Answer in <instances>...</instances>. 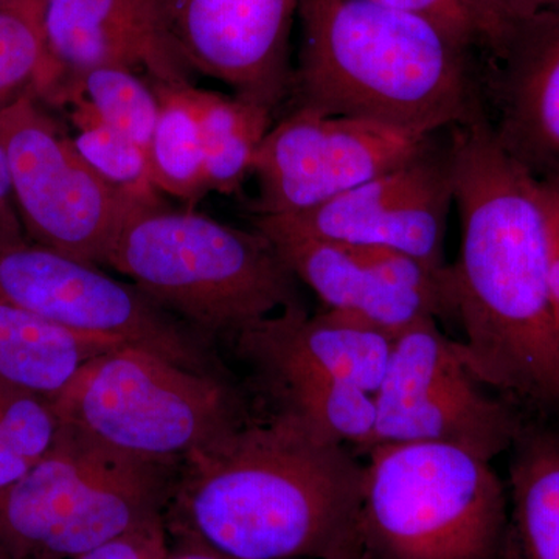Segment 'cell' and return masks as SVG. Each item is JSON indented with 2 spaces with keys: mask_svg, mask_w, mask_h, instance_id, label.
<instances>
[{
  "mask_svg": "<svg viewBox=\"0 0 559 559\" xmlns=\"http://www.w3.org/2000/svg\"><path fill=\"white\" fill-rule=\"evenodd\" d=\"M462 249L454 274L471 371L525 415L559 418V329L549 219L538 180L511 159L481 109L450 130Z\"/></svg>",
  "mask_w": 559,
  "mask_h": 559,
  "instance_id": "obj_1",
  "label": "cell"
},
{
  "mask_svg": "<svg viewBox=\"0 0 559 559\" xmlns=\"http://www.w3.org/2000/svg\"><path fill=\"white\" fill-rule=\"evenodd\" d=\"M364 463L289 414L182 459L165 527L240 559L329 558L359 530Z\"/></svg>",
  "mask_w": 559,
  "mask_h": 559,
  "instance_id": "obj_2",
  "label": "cell"
},
{
  "mask_svg": "<svg viewBox=\"0 0 559 559\" xmlns=\"http://www.w3.org/2000/svg\"><path fill=\"white\" fill-rule=\"evenodd\" d=\"M294 108L439 134L485 108L476 51L377 0H300Z\"/></svg>",
  "mask_w": 559,
  "mask_h": 559,
  "instance_id": "obj_3",
  "label": "cell"
},
{
  "mask_svg": "<svg viewBox=\"0 0 559 559\" xmlns=\"http://www.w3.org/2000/svg\"><path fill=\"white\" fill-rule=\"evenodd\" d=\"M106 266L207 340H235L261 320L304 307L297 278L266 235L190 209L134 210Z\"/></svg>",
  "mask_w": 559,
  "mask_h": 559,
  "instance_id": "obj_4",
  "label": "cell"
},
{
  "mask_svg": "<svg viewBox=\"0 0 559 559\" xmlns=\"http://www.w3.org/2000/svg\"><path fill=\"white\" fill-rule=\"evenodd\" d=\"M179 466L60 423L50 450L0 489V549L11 559L80 557L164 516Z\"/></svg>",
  "mask_w": 559,
  "mask_h": 559,
  "instance_id": "obj_5",
  "label": "cell"
},
{
  "mask_svg": "<svg viewBox=\"0 0 559 559\" xmlns=\"http://www.w3.org/2000/svg\"><path fill=\"white\" fill-rule=\"evenodd\" d=\"M358 525L369 559H495L509 525L506 488L489 460L454 444H377Z\"/></svg>",
  "mask_w": 559,
  "mask_h": 559,
  "instance_id": "obj_6",
  "label": "cell"
},
{
  "mask_svg": "<svg viewBox=\"0 0 559 559\" xmlns=\"http://www.w3.org/2000/svg\"><path fill=\"white\" fill-rule=\"evenodd\" d=\"M46 399L58 421L160 462H182L249 421L226 377L187 370L128 345L90 360Z\"/></svg>",
  "mask_w": 559,
  "mask_h": 559,
  "instance_id": "obj_7",
  "label": "cell"
},
{
  "mask_svg": "<svg viewBox=\"0 0 559 559\" xmlns=\"http://www.w3.org/2000/svg\"><path fill=\"white\" fill-rule=\"evenodd\" d=\"M14 204L35 245L86 263H108L124 223L143 207L102 179L25 92L0 109Z\"/></svg>",
  "mask_w": 559,
  "mask_h": 559,
  "instance_id": "obj_8",
  "label": "cell"
},
{
  "mask_svg": "<svg viewBox=\"0 0 559 559\" xmlns=\"http://www.w3.org/2000/svg\"><path fill=\"white\" fill-rule=\"evenodd\" d=\"M0 299L64 329L145 349L198 373L226 377L209 340L135 285L38 245L0 249Z\"/></svg>",
  "mask_w": 559,
  "mask_h": 559,
  "instance_id": "obj_9",
  "label": "cell"
},
{
  "mask_svg": "<svg viewBox=\"0 0 559 559\" xmlns=\"http://www.w3.org/2000/svg\"><path fill=\"white\" fill-rule=\"evenodd\" d=\"M374 411L369 450L430 441L454 444L489 462L510 451L524 418L510 401L484 392L460 342L444 336L433 318L393 337Z\"/></svg>",
  "mask_w": 559,
  "mask_h": 559,
  "instance_id": "obj_10",
  "label": "cell"
},
{
  "mask_svg": "<svg viewBox=\"0 0 559 559\" xmlns=\"http://www.w3.org/2000/svg\"><path fill=\"white\" fill-rule=\"evenodd\" d=\"M437 134L294 108L261 143L252 175L255 216L305 212L417 156Z\"/></svg>",
  "mask_w": 559,
  "mask_h": 559,
  "instance_id": "obj_11",
  "label": "cell"
},
{
  "mask_svg": "<svg viewBox=\"0 0 559 559\" xmlns=\"http://www.w3.org/2000/svg\"><path fill=\"white\" fill-rule=\"evenodd\" d=\"M452 204L450 139L441 145L436 135L417 156L358 189L305 212L255 216L253 227L392 249L444 271L451 266L444 260V237Z\"/></svg>",
  "mask_w": 559,
  "mask_h": 559,
  "instance_id": "obj_12",
  "label": "cell"
},
{
  "mask_svg": "<svg viewBox=\"0 0 559 559\" xmlns=\"http://www.w3.org/2000/svg\"><path fill=\"white\" fill-rule=\"evenodd\" d=\"M255 229L270 238L294 277L310 286L326 310L392 337L419 320L457 316L452 266L433 271L392 249Z\"/></svg>",
  "mask_w": 559,
  "mask_h": 559,
  "instance_id": "obj_13",
  "label": "cell"
},
{
  "mask_svg": "<svg viewBox=\"0 0 559 559\" xmlns=\"http://www.w3.org/2000/svg\"><path fill=\"white\" fill-rule=\"evenodd\" d=\"M300 0H154L180 64L275 110L293 92L289 40Z\"/></svg>",
  "mask_w": 559,
  "mask_h": 559,
  "instance_id": "obj_14",
  "label": "cell"
},
{
  "mask_svg": "<svg viewBox=\"0 0 559 559\" xmlns=\"http://www.w3.org/2000/svg\"><path fill=\"white\" fill-rule=\"evenodd\" d=\"M237 355L282 411L311 393L348 384L374 393L388 370L393 337L334 311L289 308L242 331Z\"/></svg>",
  "mask_w": 559,
  "mask_h": 559,
  "instance_id": "obj_15",
  "label": "cell"
},
{
  "mask_svg": "<svg viewBox=\"0 0 559 559\" xmlns=\"http://www.w3.org/2000/svg\"><path fill=\"white\" fill-rule=\"evenodd\" d=\"M479 58L500 146L539 182L559 175V7L509 22Z\"/></svg>",
  "mask_w": 559,
  "mask_h": 559,
  "instance_id": "obj_16",
  "label": "cell"
},
{
  "mask_svg": "<svg viewBox=\"0 0 559 559\" xmlns=\"http://www.w3.org/2000/svg\"><path fill=\"white\" fill-rule=\"evenodd\" d=\"M47 72L36 95L102 66L143 69L151 81L190 84L162 36L154 0H38Z\"/></svg>",
  "mask_w": 559,
  "mask_h": 559,
  "instance_id": "obj_17",
  "label": "cell"
},
{
  "mask_svg": "<svg viewBox=\"0 0 559 559\" xmlns=\"http://www.w3.org/2000/svg\"><path fill=\"white\" fill-rule=\"evenodd\" d=\"M510 452L518 557L559 559V418L524 414Z\"/></svg>",
  "mask_w": 559,
  "mask_h": 559,
  "instance_id": "obj_18",
  "label": "cell"
},
{
  "mask_svg": "<svg viewBox=\"0 0 559 559\" xmlns=\"http://www.w3.org/2000/svg\"><path fill=\"white\" fill-rule=\"evenodd\" d=\"M119 341L92 336L0 299V380L50 396Z\"/></svg>",
  "mask_w": 559,
  "mask_h": 559,
  "instance_id": "obj_19",
  "label": "cell"
},
{
  "mask_svg": "<svg viewBox=\"0 0 559 559\" xmlns=\"http://www.w3.org/2000/svg\"><path fill=\"white\" fill-rule=\"evenodd\" d=\"M204 146L207 190L231 194L252 175L253 162L272 128L274 110L238 95L190 86Z\"/></svg>",
  "mask_w": 559,
  "mask_h": 559,
  "instance_id": "obj_20",
  "label": "cell"
},
{
  "mask_svg": "<svg viewBox=\"0 0 559 559\" xmlns=\"http://www.w3.org/2000/svg\"><path fill=\"white\" fill-rule=\"evenodd\" d=\"M151 83L160 103L148 146L151 178L160 193L193 207L209 190L201 124L191 100V84Z\"/></svg>",
  "mask_w": 559,
  "mask_h": 559,
  "instance_id": "obj_21",
  "label": "cell"
},
{
  "mask_svg": "<svg viewBox=\"0 0 559 559\" xmlns=\"http://www.w3.org/2000/svg\"><path fill=\"white\" fill-rule=\"evenodd\" d=\"M75 98H84L106 124L148 153L160 103L153 86L135 75V70L119 66L86 70L64 81L53 100L70 103Z\"/></svg>",
  "mask_w": 559,
  "mask_h": 559,
  "instance_id": "obj_22",
  "label": "cell"
},
{
  "mask_svg": "<svg viewBox=\"0 0 559 559\" xmlns=\"http://www.w3.org/2000/svg\"><path fill=\"white\" fill-rule=\"evenodd\" d=\"M70 105L79 130L72 143L92 170L143 207L164 205L151 178L146 150L106 124L84 98H75Z\"/></svg>",
  "mask_w": 559,
  "mask_h": 559,
  "instance_id": "obj_23",
  "label": "cell"
},
{
  "mask_svg": "<svg viewBox=\"0 0 559 559\" xmlns=\"http://www.w3.org/2000/svg\"><path fill=\"white\" fill-rule=\"evenodd\" d=\"M58 429L46 396L0 380V489L21 479L50 450Z\"/></svg>",
  "mask_w": 559,
  "mask_h": 559,
  "instance_id": "obj_24",
  "label": "cell"
},
{
  "mask_svg": "<svg viewBox=\"0 0 559 559\" xmlns=\"http://www.w3.org/2000/svg\"><path fill=\"white\" fill-rule=\"evenodd\" d=\"M46 72L38 0L0 3V109L25 92L36 94Z\"/></svg>",
  "mask_w": 559,
  "mask_h": 559,
  "instance_id": "obj_25",
  "label": "cell"
},
{
  "mask_svg": "<svg viewBox=\"0 0 559 559\" xmlns=\"http://www.w3.org/2000/svg\"><path fill=\"white\" fill-rule=\"evenodd\" d=\"M395 9L429 17L452 38L481 53L499 39L502 28L492 21L479 0H377Z\"/></svg>",
  "mask_w": 559,
  "mask_h": 559,
  "instance_id": "obj_26",
  "label": "cell"
},
{
  "mask_svg": "<svg viewBox=\"0 0 559 559\" xmlns=\"http://www.w3.org/2000/svg\"><path fill=\"white\" fill-rule=\"evenodd\" d=\"M167 554L165 518L160 516L73 559H164Z\"/></svg>",
  "mask_w": 559,
  "mask_h": 559,
  "instance_id": "obj_27",
  "label": "cell"
},
{
  "mask_svg": "<svg viewBox=\"0 0 559 559\" xmlns=\"http://www.w3.org/2000/svg\"><path fill=\"white\" fill-rule=\"evenodd\" d=\"M13 205L16 204H14L13 187H11L9 159L0 143V249L25 241L22 238L20 215L14 212Z\"/></svg>",
  "mask_w": 559,
  "mask_h": 559,
  "instance_id": "obj_28",
  "label": "cell"
},
{
  "mask_svg": "<svg viewBox=\"0 0 559 559\" xmlns=\"http://www.w3.org/2000/svg\"><path fill=\"white\" fill-rule=\"evenodd\" d=\"M479 2L502 32L511 21L559 7V0H479Z\"/></svg>",
  "mask_w": 559,
  "mask_h": 559,
  "instance_id": "obj_29",
  "label": "cell"
},
{
  "mask_svg": "<svg viewBox=\"0 0 559 559\" xmlns=\"http://www.w3.org/2000/svg\"><path fill=\"white\" fill-rule=\"evenodd\" d=\"M175 549L168 550L167 558L165 559H240L230 557L215 547L209 546L207 543L191 536L179 535L176 536Z\"/></svg>",
  "mask_w": 559,
  "mask_h": 559,
  "instance_id": "obj_30",
  "label": "cell"
},
{
  "mask_svg": "<svg viewBox=\"0 0 559 559\" xmlns=\"http://www.w3.org/2000/svg\"><path fill=\"white\" fill-rule=\"evenodd\" d=\"M549 219V218H547ZM550 237V264H549V288L551 308L559 329V231L549 223Z\"/></svg>",
  "mask_w": 559,
  "mask_h": 559,
  "instance_id": "obj_31",
  "label": "cell"
},
{
  "mask_svg": "<svg viewBox=\"0 0 559 559\" xmlns=\"http://www.w3.org/2000/svg\"><path fill=\"white\" fill-rule=\"evenodd\" d=\"M540 191H543L544 204H546L547 218L549 223L559 231V175L551 176L546 180H538Z\"/></svg>",
  "mask_w": 559,
  "mask_h": 559,
  "instance_id": "obj_32",
  "label": "cell"
},
{
  "mask_svg": "<svg viewBox=\"0 0 559 559\" xmlns=\"http://www.w3.org/2000/svg\"><path fill=\"white\" fill-rule=\"evenodd\" d=\"M0 559H11L9 555L5 554L2 549H0Z\"/></svg>",
  "mask_w": 559,
  "mask_h": 559,
  "instance_id": "obj_33",
  "label": "cell"
},
{
  "mask_svg": "<svg viewBox=\"0 0 559 559\" xmlns=\"http://www.w3.org/2000/svg\"><path fill=\"white\" fill-rule=\"evenodd\" d=\"M7 2V0H0V3Z\"/></svg>",
  "mask_w": 559,
  "mask_h": 559,
  "instance_id": "obj_34",
  "label": "cell"
},
{
  "mask_svg": "<svg viewBox=\"0 0 559 559\" xmlns=\"http://www.w3.org/2000/svg\"><path fill=\"white\" fill-rule=\"evenodd\" d=\"M165 558H167V557H165ZM165 558H164V559H165Z\"/></svg>",
  "mask_w": 559,
  "mask_h": 559,
  "instance_id": "obj_35",
  "label": "cell"
}]
</instances>
